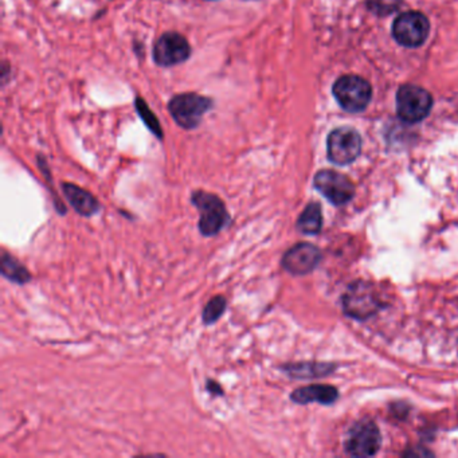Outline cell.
<instances>
[{"label": "cell", "mask_w": 458, "mask_h": 458, "mask_svg": "<svg viewBox=\"0 0 458 458\" xmlns=\"http://www.w3.org/2000/svg\"><path fill=\"white\" fill-rule=\"evenodd\" d=\"M191 202L199 211V230L204 237H214L229 223V213L218 195L195 191L191 195Z\"/></svg>", "instance_id": "cell-1"}, {"label": "cell", "mask_w": 458, "mask_h": 458, "mask_svg": "<svg viewBox=\"0 0 458 458\" xmlns=\"http://www.w3.org/2000/svg\"><path fill=\"white\" fill-rule=\"evenodd\" d=\"M332 93L341 108L351 113H358L368 107L372 97V88L362 77L351 74L336 80Z\"/></svg>", "instance_id": "cell-2"}, {"label": "cell", "mask_w": 458, "mask_h": 458, "mask_svg": "<svg viewBox=\"0 0 458 458\" xmlns=\"http://www.w3.org/2000/svg\"><path fill=\"white\" fill-rule=\"evenodd\" d=\"M433 108V97L428 90L416 85H404L397 93V113L409 124L425 120Z\"/></svg>", "instance_id": "cell-3"}, {"label": "cell", "mask_w": 458, "mask_h": 458, "mask_svg": "<svg viewBox=\"0 0 458 458\" xmlns=\"http://www.w3.org/2000/svg\"><path fill=\"white\" fill-rule=\"evenodd\" d=\"M343 308L346 313L358 320H365L374 316L382 308L374 285L365 281L351 283L343 296Z\"/></svg>", "instance_id": "cell-4"}, {"label": "cell", "mask_w": 458, "mask_h": 458, "mask_svg": "<svg viewBox=\"0 0 458 458\" xmlns=\"http://www.w3.org/2000/svg\"><path fill=\"white\" fill-rule=\"evenodd\" d=\"M211 108L213 101L196 93L175 95L168 104L171 116L184 129L196 128L202 122L203 116Z\"/></svg>", "instance_id": "cell-5"}, {"label": "cell", "mask_w": 458, "mask_h": 458, "mask_svg": "<svg viewBox=\"0 0 458 458\" xmlns=\"http://www.w3.org/2000/svg\"><path fill=\"white\" fill-rule=\"evenodd\" d=\"M362 151V137L350 127L334 129L327 139L328 159L336 165H347L358 159Z\"/></svg>", "instance_id": "cell-6"}, {"label": "cell", "mask_w": 458, "mask_h": 458, "mask_svg": "<svg viewBox=\"0 0 458 458\" xmlns=\"http://www.w3.org/2000/svg\"><path fill=\"white\" fill-rule=\"evenodd\" d=\"M430 23L421 13L409 11L401 14L392 25L394 40L404 47H419L428 40Z\"/></svg>", "instance_id": "cell-7"}, {"label": "cell", "mask_w": 458, "mask_h": 458, "mask_svg": "<svg viewBox=\"0 0 458 458\" xmlns=\"http://www.w3.org/2000/svg\"><path fill=\"white\" fill-rule=\"evenodd\" d=\"M313 184L324 198L336 206L350 202L355 195V186L348 176L332 170H323L317 172Z\"/></svg>", "instance_id": "cell-8"}, {"label": "cell", "mask_w": 458, "mask_h": 458, "mask_svg": "<svg viewBox=\"0 0 458 458\" xmlns=\"http://www.w3.org/2000/svg\"><path fill=\"white\" fill-rule=\"evenodd\" d=\"M380 433L371 421L358 422L348 434L346 450L353 457H371L380 447Z\"/></svg>", "instance_id": "cell-9"}, {"label": "cell", "mask_w": 458, "mask_h": 458, "mask_svg": "<svg viewBox=\"0 0 458 458\" xmlns=\"http://www.w3.org/2000/svg\"><path fill=\"white\" fill-rule=\"evenodd\" d=\"M189 43L177 33H165L155 43L153 59L160 66H175L189 59Z\"/></svg>", "instance_id": "cell-10"}, {"label": "cell", "mask_w": 458, "mask_h": 458, "mask_svg": "<svg viewBox=\"0 0 458 458\" xmlns=\"http://www.w3.org/2000/svg\"><path fill=\"white\" fill-rule=\"evenodd\" d=\"M322 259L320 250L308 242H300L290 247L283 257V269L293 276H305L317 268Z\"/></svg>", "instance_id": "cell-11"}, {"label": "cell", "mask_w": 458, "mask_h": 458, "mask_svg": "<svg viewBox=\"0 0 458 458\" xmlns=\"http://www.w3.org/2000/svg\"><path fill=\"white\" fill-rule=\"evenodd\" d=\"M62 192L65 194V198L68 199L69 204L76 210L77 214L81 216H95L100 210V202L95 196L73 183H62Z\"/></svg>", "instance_id": "cell-12"}, {"label": "cell", "mask_w": 458, "mask_h": 458, "mask_svg": "<svg viewBox=\"0 0 458 458\" xmlns=\"http://www.w3.org/2000/svg\"><path fill=\"white\" fill-rule=\"evenodd\" d=\"M339 397V392L334 386L327 384H312L300 387L292 392L290 399L298 404H308L317 402L322 404H334Z\"/></svg>", "instance_id": "cell-13"}, {"label": "cell", "mask_w": 458, "mask_h": 458, "mask_svg": "<svg viewBox=\"0 0 458 458\" xmlns=\"http://www.w3.org/2000/svg\"><path fill=\"white\" fill-rule=\"evenodd\" d=\"M323 228V213L319 203L312 202L305 207V210L298 216L297 230L307 235H316Z\"/></svg>", "instance_id": "cell-14"}, {"label": "cell", "mask_w": 458, "mask_h": 458, "mask_svg": "<svg viewBox=\"0 0 458 458\" xmlns=\"http://www.w3.org/2000/svg\"><path fill=\"white\" fill-rule=\"evenodd\" d=\"M0 271L4 278L18 283L25 285L31 281V274L16 258L3 252L0 259Z\"/></svg>", "instance_id": "cell-15"}, {"label": "cell", "mask_w": 458, "mask_h": 458, "mask_svg": "<svg viewBox=\"0 0 458 458\" xmlns=\"http://www.w3.org/2000/svg\"><path fill=\"white\" fill-rule=\"evenodd\" d=\"M334 365L322 363H297L283 365V370L290 377L305 379V377H324L329 374Z\"/></svg>", "instance_id": "cell-16"}, {"label": "cell", "mask_w": 458, "mask_h": 458, "mask_svg": "<svg viewBox=\"0 0 458 458\" xmlns=\"http://www.w3.org/2000/svg\"><path fill=\"white\" fill-rule=\"evenodd\" d=\"M226 307H228V300L225 297H213L203 308V323L206 324V325L216 323L222 317V315L225 313Z\"/></svg>", "instance_id": "cell-17"}, {"label": "cell", "mask_w": 458, "mask_h": 458, "mask_svg": "<svg viewBox=\"0 0 458 458\" xmlns=\"http://www.w3.org/2000/svg\"><path fill=\"white\" fill-rule=\"evenodd\" d=\"M136 109L137 113L140 114V117L143 119V122H146V125L148 127L149 129L158 136V137H163L162 127L158 122L156 116L153 114V112L148 108V105L146 104V101L143 98H137L136 100Z\"/></svg>", "instance_id": "cell-18"}, {"label": "cell", "mask_w": 458, "mask_h": 458, "mask_svg": "<svg viewBox=\"0 0 458 458\" xmlns=\"http://www.w3.org/2000/svg\"><path fill=\"white\" fill-rule=\"evenodd\" d=\"M367 4L375 14L387 15L399 7L401 0H367Z\"/></svg>", "instance_id": "cell-19"}, {"label": "cell", "mask_w": 458, "mask_h": 458, "mask_svg": "<svg viewBox=\"0 0 458 458\" xmlns=\"http://www.w3.org/2000/svg\"><path fill=\"white\" fill-rule=\"evenodd\" d=\"M207 391L211 392L213 395H223V390L219 386V383H216L214 380H209L207 382Z\"/></svg>", "instance_id": "cell-20"}]
</instances>
